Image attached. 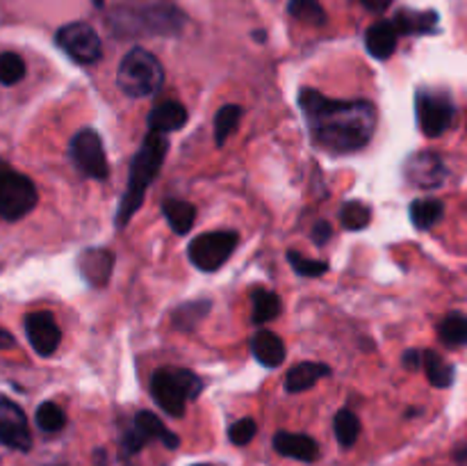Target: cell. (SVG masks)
Here are the masks:
<instances>
[{"label":"cell","instance_id":"cell-3","mask_svg":"<svg viewBox=\"0 0 467 466\" xmlns=\"http://www.w3.org/2000/svg\"><path fill=\"white\" fill-rule=\"evenodd\" d=\"M203 384L192 370L185 368H160L150 379V396L158 402L160 409L167 411L173 418L185 414L187 402L194 400Z\"/></svg>","mask_w":467,"mask_h":466},{"label":"cell","instance_id":"cell-34","mask_svg":"<svg viewBox=\"0 0 467 466\" xmlns=\"http://www.w3.org/2000/svg\"><path fill=\"white\" fill-rule=\"evenodd\" d=\"M287 260H290L292 270H295L296 274H301V277H322L328 270L327 260L306 259L299 251H287Z\"/></svg>","mask_w":467,"mask_h":466},{"label":"cell","instance_id":"cell-29","mask_svg":"<svg viewBox=\"0 0 467 466\" xmlns=\"http://www.w3.org/2000/svg\"><path fill=\"white\" fill-rule=\"evenodd\" d=\"M336 437L342 448H351L360 434V420L351 409H340L336 414Z\"/></svg>","mask_w":467,"mask_h":466},{"label":"cell","instance_id":"cell-8","mask_svg":"<svg viewBox=\"0 0 467 466\" xmlns=\"http://www.w3.org/2000/svg\"><path fill=\"white\" fill-rule=\"evenodd\" d=\"M57 46L78 64H94L103 55L99 32L87 23H68V26L59 27Z\"/></svg>","mask_w":467,"mask_h":466},{"label":"cell","instance_id":"cell-19","mask_svg":"<svg viewBox=\"0 0 467 466\" xmlns=\"http://www.w3.org/2000/svg\"><path fill=\"white\" fill-rule=\"evenodd\" d=\"M251 352L265 368H278L285 361V345L274 332H258L251 338Z\"/></svg>","mask_w":467,"mask_h":466},{"label":"cell","instance_id":"cell-16","mask_svg":"<svg viewBox=\"0 0 467 466\" xmlns=\"http://www.w3.org/2000/svg\"><path fill=\"white\" fill-rule=\"evenodd\" d=\"M274 448L281 455L292 457L299 461H315L319 457V446L313 437L308 434H295V432H278L274 437Z\"/></svg>","mask_w":467,"mask_h":466},{"label":"cell","instance_id":"cell-20","mask_svg":"<svg viewBox=\"0 0 467 466\" xmlns=\"http://www.w3.org/2000/svg\"><path fill=\"white\" fill-rule=\"evenodd\" d=\"M331 373V368L324 364H315V361H304V364L295 365V368L287 370L285 377V388L290 393H301L306 388L315 387L322 377Z\"/></svg>","mask_w":467,"mask_h":466},{"label":"cell","instance_id":"cell-25","mask_svg":"<svg viewBox=\"0 0 467 466\" xmlns=\"http://www.w3.org/2000/svg\"><path fill=\"white\" fill-rule=\"evenodd\" d=\"M251 306H254V323H272L274 318H278L281 313V297L272 291H263V288H255L251 292Z\"/></svg>","mask_w":467,"mask_h":466},{"label":"cell","instance_id":"cell-28","mask_svg":"<svg viewBox=\"0 0 467 466\" xmlns=\"http://www.w3.org/2000/svg\"><path fill=\"white\" fill-rule=\"evenodd\" d=\"M340 222L347 231H360L372 222V210L363 201H347L340 208Z\"/></svg>","mask_w":467,"mask_h":466},{"label":"cell","instance_id":"cell-32","mask_svg":"<svg viewBox=\"0 0 467 466\" xmlns=\"http://www.w3.org/2000/svg\"><path fill=\"white\" fill-rule=\"evenodd\" d=\"M36 425H39L44 432H59V429L67 425V416H64L59 405H55V402H44V405L36 409Z\"/></svg>","mask_w":467,"mask_h":466},{"label":"cell","instance_id":"cell-33","mask_svg":"<svg viewBox=\"0 0 467 466\" xmlns=\"http://www.w3.org/2000/svg\"><path fill=\"white\" fill-rule=\"evenodd\" d=\"M210 311V302H192V304L181 306V309L173 313V323L181 329H192L205 313Z\"/></svg>","mask_w":467,"mask_h":466},{"label":"cell","instance_id":"cell-15","mask_svg":"<svg viewBox=\"0 0 467 466\" xmlns=\"http://www.w3.org/2000/svg\"><path fill=\"white\" fill-rule=\"evenodd\" d=\"M114 268V254L109 249H87L78 259V270L91 286H105Z\"/></svg>","mask_w":467,"mask_h":466},{"label":"cell","instance_id":"cell-17","mask_svg":"<svg viewBox=\"0 0 467 466\" xmlns=\"http://www.w3.org/2000/svg\"><path fill=\"white\" fill-rule=\"evenodd\" d=\"M187 123V110L185 105L178 103V101H162L160 105H155L149 114V128L150 132H173L178 128H182Z\"/></svg>","mask_w":467,"mask_h":466},{"label":"cell","instance_id":"cell-6","mask_svg":"<svg viewBox=\"0 0 467 466\" xmlns=\"http://www.w3.org/2000/svg\"><path fill=\"white\" fill-rule=\"evenodd\" d=\"M415 114L418 123L427 137H441L454 119V101L447 91L420 90L415 94Z\"/></svg>","mask_w":467,"mask_h":466},{"label":"cell","instance_id":"cell-22","mask_svg":"<svg viewBox=\"0 0 467 466\" xmlns=\"http://www.w3.org/2000/svg\"><path fill=\"white\" fill-rule=\"evenodd\" d=\"M436 12H401L392 26L401 35H427L436 30Z\"/></svg>","mask_w":467,"mask_h":466},{"label":"cell","instance_id":"cell-23","mask_svg":"<svg viewBox=\"0 0 467 466\" xmlns=\"http://www.w3.org/2000/svg\"><path fill=\"white\" fill-rule=\"evenodd\" d=\"M422 365H424V370H427V377L433 387L436 388L451 387L456 370H454V365L447 364V361L442 359L438 352H433V350L422 352Z\"/></svg>","mask_w":467,"mask_h":466},{"label":"cell","instance_id":"cell-36","mask_svg":"<svg viewBox=\"0 0 467 466\" xmlns=\"http://www.w3.org/2000/svg\"><path fill=\"white\" fill-rule=\"evenodd\" d=\"M328 238H331V224L328 222H317L313 228V242L315 245L322 247L324 242H328Z\"/></svg>","mask_w":467,"mask_h":466},{"label":"cell","instance_id":"cell-13","mask_svg":"<svg viewBox=\"0 0 467 466\" xmlns=\"http://www.w3.org/2000/svg\"><path fill=\"white\" fill-rule=\"evenodd\" d=\"M26 336L36 355L41 356L55 355L59 341H62V332L48 311H35V313L26 315Z\"/></svg>","mask_w":467,"mask_h":466},{"label":"cell","instance_id":"cell-12","mask_svg":"<svg viewBox=\"0 0 467 466\" xmlns=\"http://www.w3.org/2000/svg\"><path fill=\"white\" fill-rule=\"evenodd\" d=\"M185 16L171 3H153L135 14L137 30H146L149 35H178L182 30Z\"/></svg>","mask_w":467,"mask_h":466},{"label":"cell","instance_id":"cell-7","mask_svg":"<svg viewBox=\"0 0 467 466\" xmlns=\"http://www.w3.org/2000/svg\"><path fill=\"white\" fill-rule=\"evenodd\" d=\"M237 247V233L235 231H208L201 233L199 238L190 242L192 265H196L203 272H214L222 268Z\"/></svg>","mask_w":467,"mask_h":466},{"label":"cell","instance_id":"cell-14","mask_svg":"<svg viewBox=\"0 0 467 466\" xmlns=\"http://www.w3.org/2000/svg\"><path fill=\"white\" fill-rule=\"evenodd\" d=\"M404 174L410 185L420 187V190H433V187H441L442 181H445V163L433 151H422V154L410 155Z\"/></svg>","mask_w":467,"mask_h":466},{"label":"cell","instance_id":"cell-40","mask_svg":"<svg viewBox=\"0 0 467 466\" xmlns=\"http://www.w3.org/2000/svg\"><path fill=\"white\" fill-rule=\"evenodd\" d=\"M94 3H96V5H99V7H100V5H103V0H94Z\"/></svg>","mask_w":467,"mask_h":466},{"label":"cell","instance_id":"cell-27","mask_svg":"<svg viewBox=\"0 0 467 466\" xmlns=\"http://www.w3.org/2000/svg\"><path fill=\"white\" fill-rule=\"evenodd\" d=\"M242 119V108L240 105H223L217 114H214V142L217 144H226L228 137L235 132L237 123Z\"/></svg>","mask_w":467,"mask_h":466},{"label":"cell","instance_id":"cell-1","mask_svg":"<svg viewBox=\"0 0 467 466\" xmlns=\"http://www.w3.org/2000/svg\"><path fill=\"white\" fill-rule=\"evenodd\" d=\"M310 137L328 154H354L377 131V108L369 101L328 99L315 90L299 94Z\"/></svg>","mask_w":467,"mask_h":466},{"label":"cell","instance_id":"cell-38","mask_svg":"<svg viewBox=\"0 0 467 466\" xmlns=\"http://www.w3.org/2000/svg\"><path fill=\"white\" fill-rule=\"evenodd\" d=\"M369 12H386L388 7L392 5V0H360Z\"/></svg>","mask_w":467,"mask_h":466},{"label":"cell","instance_id":"cell-21","mask_svg":"<svg viewBox=\"0 0 467 466\" xmlns=\"http://www.w3.org/2000/svg\"><path fill=\"white\" fill-rule=\"evenodd\" d=\"M162 213L164 217H167L169 227H171L173 233H178V236H185V233H190L192 227H194L196 208L190 201L164 199Z\"/></svg>","mask_w":467,"mask_h":466},{"label":"cell","instance_id":"cell-39","mask_svg":"<svg viewBox=\"0 0 467 466\" xmlns=\"http://www.w3.org/2000/svg\"><path fill=\"white\" fill-rule=\"evenodd\" d=\"M14 336L9 332H5L3 327H0V350H9V347H14Z\"/></svg>","mask_w":467,"mask_h":466},{"label":"cell","instance_id":"cell-41","mask_svg":"<svg viewBox=\"0 0 467 466\" xmlns=\"http://www.w3.org/2000/svg\"><path fill=\"white\" fill-rule=\"evenodd\" d=\"M199 466H208V464H199Z\"/></svg>","mask_w":467,"mask_h":466},{"label":"cell","instance_id":"cell-24","mask_svg":"<svg viewBox=\"0 0 467 466\" xmlns=\"http://www.w3.org/2000/svg\"><path fill=\"white\" fill-rule=\"evenodd\" d=\"M442 213H445V206L438 199H418L410 204V222L420 231H427V228L436 227L442 219Z\"/></svg>","mask_w":467,"mask_h":466},{"label":"cell","instance_id":"cell-4","mask_svg":"<svg viewBox=\"0 0 467 466\" xmlns=\"http://www.w3.org/2000/svg\"><path fill=\"white\" fill-rule=\"evenodd\" d=\"M164 82V69L153 53L144 48H132L121 59L117 71V85L130 99H146L158 94Z\"/></svg>","mask_w":467,"mask_h":466},{"label":"cell","instance_id":"cell-11","mask_svg":"<svg viewBox=\"0 0 467 466\" xmlns=\"http://www.w3.org/2000/svg\"><path fill=\"white\" fill-rule=\"evenodd\" d=\"M0 443L21 452L32 448L27 416L23 414V409L16 402L5 400V397H0Z\"/></svg>","mask_w":467,"mask_h":466},{"label":"cell","instance_id":"cell-5","mask_svg":"<svg viewBox=\"0 0 467 466\" xmlns=\"http://www.w3.org/2000/svg\"><path fill=\"white\" fill-rule=\"evenodd\" d=\"M36 206V187L26 174L0 163V217L21 219Z\"/></svg>","mask_w":467,"mask_h":466},{"label":"cell","instance_id":"cell-30","mask_svg":"<svg viewBox=\"0 0 467 466\" xmlns=\"http://www.w3.org/2000/svg\"><path fill=\"white\" fill-rule=\"evenodd\" d=\"M287 12L296 21L308 23V26H324L327 23V12H324V7L317 0H290Z\"/></svg>","mask_w":467,"mask_h":466},{"label":"cell","instance_id":"cell-9","mask_svg":"<svg viewBox=\"0 0 467 466\" xmlns=\"http://www.w3.org/2000/svg\"><path fill=\"white\" fill-rule=\"evenodd\" d=\"M71 158L76 163V167L80 169L85 176L96 178V181H105L109 176V164L105 158L103 142H100L99 132L85 131L78 132L71 140Z\"/></svg>","mask_w":467,"mask_h":466},{"label":"cell","instance_id":"cell-35","mask_svg":"<svg viewBox=\"0 0 467 466\" xmlns=\"http://www.w3.org/2000/svg\"><path fill=\"white\" fill-rule=\"evenodd\" d=\"M255 432H258V425H255V420L240 418L231 425V429H228V437H231V441L235 443V446H246V443L255 437Z\"/></svg>","mask_w":467,"mask_h":466},{"label":"cell","instance_id":"cell-31","mask_svg":"<svg viewBox=\"0 0 467 466\" xmlns=\"http://www.w3.org/2000/svg\"><path fill=\"white\" fill-rule=\"evenodd\" d=\"M26 76V62L16 53H0V82L3 85H16Z\"/></svg>","mask_w":467,"mask_h":466},{"label":"cell","instance_id":"cell-18","mask_svg":"<svg viewBox=\"0 0 467 466\" xmlns=\"http://www.w3.org/2000/svg\"><path fill=\"white\" fill-rule=\"evenodd\" d=\"M397 37L400 32L390 21H377L368 27V35H365L368 53L377 59H388L397 50Z\"/></svg>","mask_w":467,"mask_h":466},{"label":"cell","instance_id":"cell-2","mask_svg":"<svg viewBox=\"0 0 467 466\" xmlns=\"http://www.w3.org/2000/svg\"><path fill=\"white\" fill-rule=\"evenodd\" d=\"M169 142L167 137L160 135V132H149L144 140V144L140 146V151L135 154L130 164V178H128V187L123 192V199L119 204L117 210V227H126L130 222L132 215L137 213V208L144 201L146 190L150 187V183L155 181L158 172L162 169L164 158H167Z\"/></svg>","mask_w":467,"mask_h":466},{"label":"cell","instance_id":"cell-37","mask_svg":"<svg viewBox=\"0 0 467 466\" xmlns=\"http://www.w3.org/2000/svg\"><path fill=\"white\" fill-rule=\"evenodd\" d=\"M420 364H422V352H418V350H409L404 355V365L406 368H410V370H415V368H420Z\"/></svg>","mask_w":467,"mask_h":466},{"label":"cell","instance_id":"cell-26","mask_svg":"<svg viewBox=\"0 0 467 466\" xmlns=\"http://www.w3.org/2000/svg\"><path fill=\"white\" fill-rule=\"evenodd\" d=\"M438 336L445 345L461 347L467 345V318L461 313H450L438 327Z\"/></svg>","mask_w":467,"mask_h":466},{"label":"cell","instance_id":"cell-10","mask_svg":"<svg viewBox=\"0 0 467 466\" xmlns=\"http://www.w3.org/2000/svg\"><path fill=\"white\" fill-rule=\"evenodd\" d=\"M153 439H160L167 448H178V437L164 428V423L158 416L150 414V411H140V414L135 416L132 428L128 429V434L123 437L121 448L126 455H135V452H140L141 448L149 441H153Z\"/></svg>","mask_w":467,"mask_h":466}]
</instances>
